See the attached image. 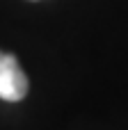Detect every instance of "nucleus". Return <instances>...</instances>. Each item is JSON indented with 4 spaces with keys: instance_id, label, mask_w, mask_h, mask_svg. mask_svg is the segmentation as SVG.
Instances as JSON below:
<instances>
[{
    "instance_id": "obj_1",
    "label": "nucleus",
    "mask_w": 128,
    "mask_h": 130,
    "mask_svg": "<svg viewBox=\"0 0 128 130\" xmlns=\"http://www.w3.org/2000/svg\"><path fill=\"white\" fill-rule=\"evenodd\" d=\"M27 94V78L16 57L0 53V98L16 103Z\"/></svg>"
}]
</instances>
